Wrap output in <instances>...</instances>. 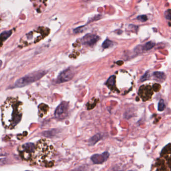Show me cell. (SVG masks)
<instances>
[{
	"label": "cell",
	"instance_id": "e0dca14e",
	"mask_svg": "<svg viewBox=\"0 0 171 171\" xmlns=\"http://www.w3.org/2000/svg\"><path fill=\"white\" fill-rule=\"evenodd\" d=\"M165 108H166V105L165 104L164 101L163 100H161L159 102V105H158V110L159 111L162 112L164 110Z\"/></svg>",
	"mask_w": 171,
	"mask_h": 171
},
{
	"label": "cell",
	"instance_id": "4fadbf2b",
	"mask_svg": "<svg viewBox=\"0 0 171 171\" xmlns=\"http://www.w3.org/2000/svg\"><path fill=\"white\" fill-rule=\"evenodd\" d=\"M12 32L10 31L4 32L3 33L0 35V47L2 45L3 42L6 40L8 37L11 35Z\"/></svg>",
	"mask_w": 171,
	"mask_h": 171
},
{
	"label": "cell",
	"instance_id": "2e32d148",
	"mask_svg": "<svg viewBox=\"0 0 171 171\" xmlns=\"http://www.w3.org/2000/svg\"><path fill=\"white\" fill-rule=\"evenodd\" d=\"M113 45V42L109 39H106L105 42L102 43V47L103 48H108Z\"/></svg>",
	"mask_w": 171,
	"mask_h": 171
},
{
	"label": "cell",
	"instance_id": "8992f818",
	"mask_svg": "<svg viewBox=\"0 0 171 171\" xmlns=\"http://www.w3.org/2000/svg\"><path fill=\"white\" fill-rule=\"evenodd\" d=\"M99 37L97 35L93 34H87L83 37L82 43L89 46H92L96 43L99 40Z\"/></svg>",
	"mask_w": 171,
	"mask_h": 171
},
{
	"label": "cell",
	"instance_id": "277c9868",
	"mask_svg": "<svg viewBox=\"0 0 171 171\" xmlns=\"http://www.w3.org/2000/svg\"><path fill=\"white\" fill-rule=\"evenodd\" d=\"M35 148V145L31 143H28L23 145L21 147V150L20 151L21 157L26 161H29L30 160L33 159Z\"/></svg>",
	"mask_w": 171,
	"mask_h": 171
},
{
	"label": "cell",
	"instance_id": "30bf717a",
	"mask_svg": "<svg viewBox=\"0 0 171 171\" xmlns=\"http://www.w3.org/2000/svg\"><path fill=\"white\" fill-rule=\"evenodd\" d=\"M155 45V43L152 42V41H149L145 44L143 46H138V47H139V51L141 50L142 52L147 51L150 50L152 49Z\"/></svg>",
	"mask_w": 171,
	"mask_h": 171
},
{
	"label": "cell",
	"instance_id": "8fae6325",
	"mask_svg": "<svg viewBox=\"0 0 171 171\" xmlns=\"http://www.w3.org/2000/svg\"><path fill=\"white\" fill-rule=\"evenodd\" d=\"M49 110V107L47 105L41 104L39 106V114L40 117H43L47 114Z\"/></svg>",
	"mask_w": 171,
	"mask_h": 171
},
{
	"label": "cell",
	"instance_id": "52a82bcc",
	"mask_svg": "<svg viewBox=\"0 0 171 171\" xmlns=\"http://www.w3.org/2000/svg\"><path fill=\"white\" fill-rule=\"evenodd\" d=\"M110 156V154L107 152H105L102 154H94L91 157L94 164H101L107 161Z\"/></svg>",
	"mask_w": 171,
	"mask_h": 171
},
{
	"label": "cell",
	"instance_id": "7a4b0ae2",
	"mask_svg": "<svg viewBox=\"0 0 171 171\" xmlns=\"http://www.w3.org/2000/svg\"><path fill=\"white\" fill-rule=\"evenodd\" d=\"M35 147L33 159L40 165L46 167L50 166L52 163L50 162V160L54 152V147L50 141L47 140H40L37 143Z\"/></svg>",
	"mask_w": 171,
	"mask_h": 171
},
{
	"label": "cell",
	"instance_id": "ba28073f",
	"mask_svg": "<svg viewBox=\"0 0 171 171\" xmlns=\"http://www.w3.org/2000/svg\"><path fill=\"white\" fill-rule=\"evenodd\" d=\"M138 94L141 96L143 100H148L151 98L153 94V91L150 86H142L140 87L138 91Z\"/></svg>",
	"mask_w": 171,
	"mask_h": 171
},
{
	"label": "cell",
	"instance_id": "3957f363",
	"mask_svg": "<svg viewBox=\"0 0 171 171\" xmlns=\"http://www.w3.org/2000/svg\"><path fill=\"white\" fill-rule=\"evenodd\" d=\"M46 73L45 71H39L29 74L18 80L15 84V87H23L35 82L43 77Z\"/></svg>",
	"mask_w": 171,
	"mask_h": 171
},
{
	"label": "cell",
	"instance_id": "ac0fdd59",
	"mask_svg": "<svg viewBox=\"0 0 171 171\" xmlns=\"http://www.w3.org/2000/svg\"><path fill=\"white\" fill-rule=\"evenodd\" d=\"M137 19L139 21H141L142 22H145L148 20V17L146 15H141L138 16L137 17Z\"/></svg>",
	"mask_w": 171,
	"mask_h": 171
},
{
	"label": "cell",
	"instance_id": "ffe728a7",
	"mask_svg": "<svg viewBox=\"0 0 171 171\" xmlns=\"http://www.w3.org/2000/svg\"><path fill=\"white\" fill-rule=\"evenodd\" d=\"M148 78H149V74H148V72H147L146 73L144 74V75L141 77V82L143 81H147V79H148Z\"/></svg>",
	"mask_w": 171,
	"mask_h": 171
},
{
	"label": "cell",
	"instance_id": "6da1fadb",
	"mask_svg": "<svg viewBox=\"0 0 171 171\" xmlns=\"http://www.w3.org/2000/svg\"><path fill=\"white\" fill-rule=\"evenodd\" d=\"M22 103L14 98H9L2 107V122L4 127L14 129L22 117Z\"/></svg>",
	"mask_w": 171,
	"mask_h": 171
},
{
	"label": "cell",
	"instance_id": "9a60e30c",
	"mask_svg": "<svg viewBox=\"0 0 171 171\" xmlns=\"http://www.w3.org/2000/svg\"><path fill=\"white\" fill-rule=\"evenodd\" d=\"M115 77L114 75L110 77L108 81H107V86L110 88L114 87L115 85Z\"/></svg>",
	"mask_w": 171,
	"mask_h": 171
},
{
	"label": "cell",
	"instance_id": "9c48e42d",
	"mask_svg": "<svg viewBox=\"0 0 171 171\" xmlns=\"http://www.w3.org/2000/svg\"><path fill=\"white\" fill-rule=\"evenodd\" d=\"M68 105L66 102H63L57 107L55 112V115L57 118H61L67 112Z\"/></svg>",
	"mask_w": 171,
	"mask_h": 171
},
{
	"label": "cell",
	"instance_id": "44dd1931",
	"mask_svg": "<svg viewBox=\"0 0 171 171\" xmlns=\"http://www.w3.org/2000/svg\"><path fill=\"white\" fill-rule=\"evenodd\" d=\"M160 87H161V86L158 84H155L153 86V88H154V89L155 91H158L160 89Z\"/></svg>",
	"mask_w": 171,
	"mask_h": 171
},
{
	"label": "cell",
	"instance_id": "d6986e66",
	"mask_svg": "<svg viewBox=\"0 0 171 171\" xmlns=\"http://www.w3.org/2000/svg\"><path fill=\"white\" fill-rule=\"evenodd\" d=\"M165 16L167 19L169 20H171V10L170 9H168V10L166 11L165 13Z\"/></svg>",
	"mask_w": 171,
	"mask_h": 171
},
{
	"label": "cell",
	"instance_id": "7402d4cb",
	"mask_svg": "<svg viewBox=\"0 0 171 171\" xmlns=\"http://www.w3.org/2000/svg\"></svg>",
	"mask_w": 171,
	"mask_h": 171
},
{
	"label": "cell",
	"instance_id": "5bb4252c",
	"mask_svg": "<svg viewBox=\"0 0 171 171\" xmlns=\"http://www.w3.org/2000/svg\"><path fill=\"white\" fill-rule=\"evenodd\" d=\"M153 75L154 77L160 80H165L166 79V75L162 72H155L153 73Z\"/></svg>",
	"mask_w": 171,
	"mask_h": 171
},
{
	"label": "cell",
	"instance_id": "5b68a950",
	"mask_svg": "<svg viewBox=\"0 0 171 171\" xmlns=\"http://www.w3.org/2000/svg\"><path fill=\"white\" fill-rule=\"evenodd\" d=\"M74 73L70 68L67 69L63 72H62L58 76L57 79V83H61L71 81L74 77Z\"/></svg>",
	"mask_w": 171,
	"mask_h": 171
},
{
	"label": "cell",
	"instance_id": "7c38bea8",
	"mask_svg": "<svg viewBox=\"0 0 171 171\" xmlns=\"http://www.w3.org/2000/svg\"><path fill=\"white\" fill-rule=\"evenodd\" d=\"M102 138V136L101 134H97L91 138L89 141V145L90 146H94L95 143L101 140Z\"/></svg>",
	"mask_w": 171,
	"mask_h": 171
}]
</instances>
